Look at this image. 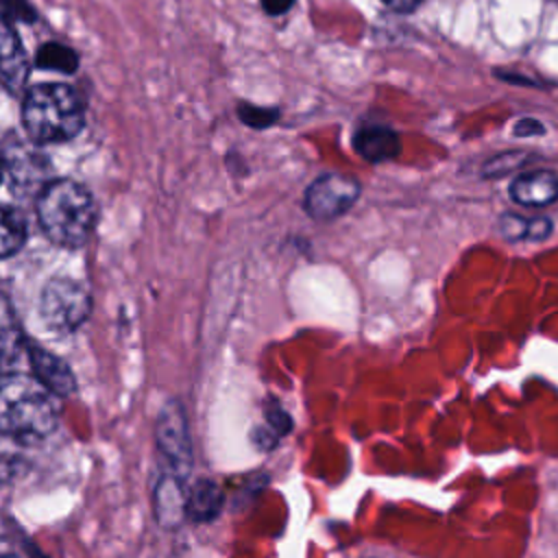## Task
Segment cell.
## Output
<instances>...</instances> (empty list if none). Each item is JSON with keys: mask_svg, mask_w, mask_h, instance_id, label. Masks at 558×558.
<instances>
[{"mask_svg": "<svg viewBox=\"0 0 558 558\" xmlns=\"http://www.w3.org/2000/svg\"><path fill=\"white\" fill-rule=\"evenodd\" d=\"M57 425L52 392L35 377L7 373L0 377V432L20 440H35Z\"/></svg>", "mask_w": 558, "mask_h": 558, "instance_id": "6da1fadb", "label": "cell"}, {"mask_svg": "<svg viewBox=\"0 0 558 558\" xmlns=\"http://www.w3.org/2000/svg\"><path fill=\"white\" fill-rule=\"evenodd\" d=\"M22 122L35 142H65L83 129V102L76 92L63 83H41L31 87L24 96Z\"/></svg>", "mask_w": 558, "mask_h": 558, "instance_id": "7a4b0ae2", "label": "cell"}, {"mask_svg": "<svg viewBox=\"0 0 558 558\" xmlns=\"http://www.w3.org/2000/svg\"><path fill=\"white\" fill-rule=\"evenodd\" d=\"M37 218L44 233L59 246L76 248L94 227V203L85 187L61 179L48 183L37 198Z\"/></svg>", "mask_w": 558, "mask_h": 558, "instance_id": "3957f363", "label": "cell"}, {"mask_svg": "<svg viewBox=\"0 0 558 558\" xmlns=\"http://www.w3.org/2000/svg\"><path fill=\"white\" fill-rule=\"evenodd\" d=\"M39 312L50 329L72 331L89 314V294L74 279H52L41 292Z\"/></svg>", "mask_w": 558, "mask_h": 558, "instance_id": "277c9868", "label": "cell"}, {"mask_svg": "<svg viewBox=\"0 0 558 558\" xmlns=\"http://www.w3.org/2000/svg\"><path fill=\"white\" fill-rule=\"evenodd\" d=\"M357 196H360L357 179L340 172H327L305 190L303 207L316 220H333L344 211H349L355 205Z\"/></svg>", "mask_w": 558, "mask_h": 558, "instance_id": "5b68a950", "label": "cell"}, {"mask_svg": "<svg viewBox=\"0 0 558 558\" xmlns=\"http://www.w3.org/2000/svg\"><path fill=\"white\" fill-rule=\"evenodd\" d=\"M157 442L166 460L170 462L174 477H183L192 464V447L187 438L185 416L179 405H170L161 412L157 423Z\"/></svg>", "mask_w": 558, "mask_h": 558, "instance_id": "8992f818", "label": "cell"}, {"mask_svg": "<svg viewBox=\"0 0 558 558\" xmlns=\"http://www.w3.org/2000/svg\"><path fill=\"white\" fill-rule=\"evenodd\" d=\"M31 72L28 54L15 33V28L0 20V81L9 92H20L26 85Z\"/></svg>", "mask_w": 558, "mask_h": 558, "instance_id": "52a82bcc", "label": "cell"}, {"mask_svg": "<svg viewBox=\"0 0 558 558\" xmlns=\"http://www.w3.org/2000/svg\"><path fill=\"white\" fill-rule=\"evenodd\" d=\"M510 196L523 207H547L558 201V174L554 170H530L510 185Z\"/></svg>", "mask_w": 558, "mask_h": 558, "instance_id": "ba28073f", "label": "cell"}, {"mask_svg": "<svg viewBox=\"0 0 558 558\" xmlns=\"http://www.w3.org/2000/svg\"><path fill=\"white\" fill-rule=\"evenodd\" d=\"M353 146L357 155L371 163H381L390 161L401 153V142L399 135L384 124H366L357 129L353 137Z\"/></svg>", "mask_w": 558, "mask_h": 558, "instance_id": "9c48e42d", "label": "cell"}, {"mask_svg": "<svg viewBox=\"0 0 558 558\" xmlns=\"http://www.w3.org/2000/svg\"><path fill=\"white\" fill-rule=\"evenodd\" d=\"M28 357L35 379H39L52 395H70L74 390V375L61 357L48 353L41 347H31Z\"/></svg>", "mask_w": 558, "mask_h": 558, "instance_id": "30bf717a", "label": "cell"}, {"mask_svg": "<svg viewBox=\"0 0 558 558\" xmlns=\"http://www.w3.org/2000/svg\"><path fill=\"white\" fill-rule=\"evenodd\" d=\"M222 508V490L214 480H198L185 497V517L205 523L211 521Z\"/></svg>", "mask_w": 558, "mask_h": 558, "instance_id": "8fae6325", "label": "cell"}, {"mask_svg": "<svg viewBox=\"0 0 558 558\" xmlns=\"http://www.w3.org/2000/svg\"><path fill=\"white\" fill-rule=\"evenodd\" d=\"M22 331L17 325V318L7 303L4 296H0V368L9 366L17 360L22 351Z\"/></svg>", "mask_w": 558, "mask_h": 558, "instance_id": "7c38bea8", "label": "cell"}, {"mask_svg": "<svg viewBox=\"0 0 558 558\" xmlns=\"http://www.w3.org/2000/svg\"><path fill=\"white\" fill-rule=\"evenodd\" d=\"M157 514L166 523H174L185 517V497L181 493V480L168 477L159 484L157 490Z\"/></svg>", "mask_w": 558, "mask_h": 558, "instance_id": "4fadbf2b", "label": "cell"}, {"mask_svg": "<svg viewBox=\"0 0 558 558\" xmlns=\"http://www.w3.org/2000/svg\"><path fill=\"white\" fill-rule=\"evenodd\" d=\"M26 240V227L17 211L0 207V257H9L22 248Z\"/></svg>", "mask_w": 558, "mask_h": 558, "instance_id": "5bb4252c", "label": "cell"}, {"mask_svg": "<svg viewBox=\"0 0 558 558\" xmlns=\"http://www.w3.org/2000/svg\"><path fill=\"white\" fill-rule=\"evenodd\" d=\"M37 63L48 70L72 72L76 68V57L70 48H65L61 44H46L37 54Z\"/></svg>", "mask_w": 558, "mask_h": 558, "instance_id": "9a60e30c", "label": "cell"}, {"mask_svg": "<svg viewBox=\"0 0 558 558\" xmlns=\"http://www.w3.org/2000/svg\"><path fill=\"white\" fill-rule=\"evenodd\" d=\"M499 229L510 240H527L530 218H523L519 214H504V218L499 222Z\"/></svg>", "mask_w": 558, "mask_h": 558, "instance_id": "2e32d148", "label": "cell"}, {"mask_svg": "<svg viewBox=\"0 0 558 558\" xmlns=\"http://www.w3.org/2000/svg\"><path fill=\"white\" fill-rule=\"evenodd\" d=\"M266 425L281 438L286 436L290 429H292V421L290 416L272 401L268 408H266Z\"/></svg>", "mask_w": 558, "mask_h": 558, "instance_id": "e0dca14e", "label": "cell"}, {"mask_svg": "<svg viewBox=\"0 0 558 558\" xmlns=\"http://www.w3.org/2000/svg\"><path fill=\"white\" fill-rule=\"evenodd\" d=\"M248 113H253V116H242V120L248 122V124H253V126H257V129H259L257 118H262V124H264V126H268L270 122L277 120V111H275V109L270 111V109H257V107H253V109H248Z\"/></svg>", "mask_w": 558, "mask_h": 558, "instance_id": "ac0fdd59", "label": "cell"}, {"mask_svg": "<svg viewBox=\"0 0 558 558\" xmlns=\"http://www.w3.org/2000/svg\"><path fill=\"white\" fill-rule=\"evenodd\" d=\"M292 4H294V0H262L264 11L270 13V15H281V13H286Z\"/></svg>", "mask_w": 558, "mask_h": 558, "instance_id": "d6986e66", "label": "cell"}, {"mask_svg": "<svg viewBox=\"0 0 558 558\" xmlns=\"http://www.w3.org/2000/svg\"><path fill=\"white\" fill-rule=\"evenodd\" d=\"M514 133L517 135H538V133H543V126L538 124V122H534V120H519L517 124H514Z\"/></svg>", "mask_w": 558, "mask_h": 558, "instance_id": "ffe728a7", "label": "cell"}, {"mask_svg": "<svg viewBox=\"0 0 558 558\" xmlns=\"http://www.w3.org/2000/svg\"><path fill=\"white\" fill-rule=\"evenodd\" d=\"M381 2L390 9H395V11H401V13L414 11L421 4V0H381Z\"/></svg>", "mask_w": 558, "mask_h": 558, "instance_id": "44dd1931", "label": "cell"}, {"mask_svg": "<svg viewBox=\"0 0 558 558\" xmlns=\"http://www.w3.org/2000/svg\"><path fill=\"white\" fill-rule=\"evenodd\" d=\"M0 558H15V556H0Z\"/></svg>", "mask_w": 558, "mask_h": 558, "instance_id": "7402d4cb", "label": "cell"}, {"mask_svg": "<svg viewBox=\"0 0 558 558\" xmlns=\"http://www.w3.org/2000/svg\"><path fill=\"white\" fill-rule=\"evenodd\" d=\"M0 174H2V163H0Z\"/></svg>", "mask_w": 558, "mask_h": 558, "instance_id": "603a6c76", "label": "cell"}]
</instances>
